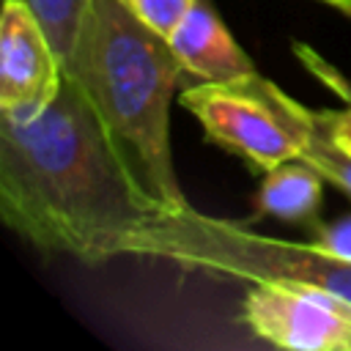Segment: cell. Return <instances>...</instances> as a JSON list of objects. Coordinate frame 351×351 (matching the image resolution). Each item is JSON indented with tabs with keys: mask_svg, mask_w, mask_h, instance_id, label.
<instances>
[{
	"mask_svg": "<svg viewBox=\"0 0 351 351\" xmlns=\"http://www.w3.org/2000/svg\"><path fill=\"white\" fill-rule=\"evenodd\" d=\"M315 118H318V129H315V137L310 143V148L304 151V162H310L321 176L324 181L335 184L340 192H346L351 197V151H346L332 134L329 129L324 126L318 110H315Z\"/></svg>",
	"mask_w": 351,
	"mask_h": 351,
	"instance_id": "obj_10",
	"label": "cell"
},
{
	"mask_svg": "<svg viewBox=\"0 0 351 351\" xmlns=\"http://www.w3.org/2000/svg\"><path fill=\"white\" fill-rule=\"evenodd\" d=\"M151 30L162 33L165 38L170 36V30L181 22V16L189 11V5L195 0H123Z\"/></svg>",
	"mask_w": 351,
	"mask_h": 351,
	"instance_id": "obj_12",
	"label": "cell"
},
{
	"mask_svg": "<svg viewBox=\"0 0 351 351\" xmlns=\"http://www.w3.org/2000/svg\"><path fill=\"white\" fill-rule=\"evenodd\" d=\"M313 244L351 261V214H343L332 222H318L313 228Z\"/></svg>",
	"mask_w": 351,
	"mask_h": 351,
	"instance_id": "obj_13",
	"label": "cell"
},
{
	"mask_svg": "<svg viewBox=\"0 0 351 351\" xmlns=\"http://www.w3.org/2000/svg\"><path fill=\"white\" fill-rule=\"evenodd\" d=\"M167 44L181 60L184 74L195 77L197 82H219L255 71V63L236 44L208 0H195L189 5L181 22L170 30Z\"/></svg>",
	"mask_w": 351,
	"mask_h": 351,
	"instance_id": "obj_7",
	"label": "cell"
},
{
	"mask_svg": "<svg viewBox=\"0 0 351 351\" xmlns=\"http://www.w3.org/2000/svg\"><path fill=\"white\" fill-rule=\"evenodd\" d=\"M321 3H326V5H335V3H340V0H321Z\"/></svg>",
	"mask_w": 351,
	"mask_h": 351,
	"instance_id": "obj_16",
	"label": "cell"
},
{
	"mask_svg": "<svg viewBox=\"0 0 351 351\" xmlns=\"http://www.w3.org/2000/svg\"><path fill=\"white\" fill-rule=\"evenodd\" d=\"M63 71L77 80L156 211L186 208L170 151V101L184 66L123 0H88Z\"/></svg>",
	"mask_w": 351,
	"mask_h": 351,
	"instance_id": "obj_2",
	"label": "cell"
},
{
	"mask_svg": "<svg viewBox=\"0 0 351 351\" xmlns=\"http://www.w3.org/2000/svg\"><path fill=\"white\" fill-rule=\"evenodd\" d=\"M27 3L33 5L38 22L44 25L47 36L52 38V47H55L60 63H66L74 49L88 0H27Z\"/></svg>",
	"mask_w": 351,
	"mask_h": 351,
	"instance_id": "obj_9",
	"label": "cell"
},
{
	"mask_svg": "<svg viewBox=\"0 0 351 351\" xmlns=\"http://www.w3.org/2000/svg\"><path fill=\"white\" fill-rule=\"evenodd\" d=\"M244 326L263 343L291 351H351V304L291 280L252 282L241 302Z\"/></svg>",
	"mask_w": 351,
	"mask_h": 351,
	"instance_id": "obj_5",
	"label": "cell"
},
{
	"mask_svg": "<svg viewBox=\"0 0 351 351\" xmlns=\"http://www.w3.org/2000/svg\"><path fill=\"white\" fill-rule=\"evenodd\" d=\"M324 200V176L304 159L282 162L263 173L255 192V217H271L285 225H318Z\"/></svg>",
	"mask_w": 351,
	"mask_h": 351,
	"instance_id": "obj_8",
	"label": "cell"
},
{
	"mask_svg": "<svg viewBox=\"0 0 351 351\" xmlns=\"http://www.w3.org/2000/svg\"><path fill=\"white\" fill-rule=\"evenodd\" d=\"M293 55L299 58V63L307 69V74H313L324 88H329L343 104H351V77L343 74L335 63H329L318 49H313L310 44L296 41L293 44Z\"/></svg>",
	"mask_w": 351,
	"mask_h": 351,
	"instance_id": "obj_11",
	"label": "cell"
},
{
	"mask_svg": "<svg viewBox=\"0 0 351 351\" xmlns=\"http://www.w3.org/2000/svg\"><path fill=\"white\" fill-rule=\"evenodd\" d=\"M63 82V63L27 0H3L0 16V112L47 104Z\"/></svg>",
	"mask_w": 351,
	"mask_h": 351,
	"instance_id": "obj_6",
	"label": "cell"
},
{
	"mask_svg": "<svg viewBox=\"0 0 351 351\" xmlns=\"http://www.w3.org/2000/svg\"><path fill=\"white\" fill-rule=\"evenodd\" d=\"M318 115L329 129V134L346 151H351V104H346V110H318Z\"/></svg>",
	"mask_w": 351,
	"mask_h": 351,
	"instance_id": "obj_14",
	"label": "cell"
},
{
	"mask_svg": "<svg viewBox=\"0 0 351 351\" xmlns=\"http://www.w3.org/2000/svg\"><path fill=\"white\" fill-rule=\"evenodd\" d=\"M332 8H335L337 14H343V16H346V19L351 22V0H340V3H335Z\"/></svg>",
	"mask_w": 351,
	"mask_h": 351,
	"instance_id": "obj_15",
	"label": "cell"
},
{
	"mask_svg": "<svg viewBox=\"0 0 351 351\" xmlns=\"http://www.w3.org/2000/svg\"><path fill=\"white\" fill-rule=\"evenodd\" d=\"M121 255L167 261L186 271L230 277L241 282L291 280L321 288L351 304V261L318 244L285 241L252 233L230 219L208 217L192 206L159 211L134 228Z\"/></svg>",
	"mask_w": 351,
	"mask_h": 351,
	"instance_id": "obj_3",
	"label": "cell"
},
{
	"mask_svg": "<svg viewBox=\"0 0 351 351\" xmlns=\"http://www.w3.org/2000/svg\"><path fill=\"white\" fill-rule=\"evenodd\" d=\"M178 101L214 145L261 173L302 159L318 129L315 110L291 99L258 69L233 80L195 82Z\"/></svg>",
	"mask_w": 351,
	"mask_h": 351,
	"instance_id": "obj_4",
	"label": "cell"
},
{
	"mask_svg": "<svg viewBox=\"0 0 351 351\" xmlns=\"http://www.w3.org/2000/svg\"><path fill=\"white\" fill-rule=\"evenodd\" d=\"M0 211L44 252L82 263L121 255L156 206L143 195L74 77L27 112H0Z\"/></svg>",
	"mask_w": 351,
	"mask_h": 351,
	"instance_id": "obj_1",
	"label": "cell"
}]
</instances>
